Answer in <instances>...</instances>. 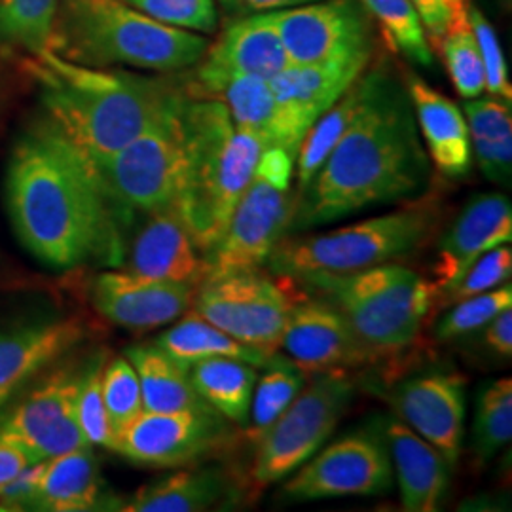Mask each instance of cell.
<instances>
[{"instance_id": "obj_49", "label": "cell", "mask_w": 512, "mask_h": 512, "mask_svg": "<svg viewBox=\"0 0 512 512\" xmlns=\"http://www.w3.org/2000/svg\"><path fill=\"white\" fill-rule=\"evenodd\" d=\"M33 465L31 458L18 444L0 440V492L25 469Z\"/></svg>"}, {"instance_id": "obj_36", "label": "cell", "mask_w": 512, "mask_h": 512, "mask_svg": "<svg viewBox=\"0 0 512 512\" xmlns=\"http://www.w3.org/2000/svg\"><path fill=\"white\" fill-rule=\"evenodd\" d=\"M366 12L382 29L385 42L397 54L421 67L433 65V48L410 0H361Z\"/></svg>"}, {"instance_id": "obj_33", "label": "cell", "mask_w": 512, "mask_h": 512, "mask_svg": "<svg viewBox=\"0 0 512 512\" xmlns=\"http://www.w3.org/2000/svg\"><path fill=\"white\" fill-rule=\"evenodd\" d=\"M365 95V84L363 74L349 86L348 92L344 93L329 110H325L308 129L304 135L298 152H296V196L308 186L313 175L319 171V167L327 160L330 150L336 147L340 137L346 133L349 124L357 116L363 105Z\"/></svg>"}, {"instance_id": "obj_38", "label": "cell", "mask_w": 512, "mask_h": 512, "mask_svg": "<svg viewBox=\"0 0 512 512\" xmlns=\"http://www.w3.org/2000/svg\"><path fill=\"white\" fill-rule=\"evenodd\" d=\"M435 50L442 55L450 80L463 99H475L486 92L484 65L467 14L448 29Z\"/></svg>"}, {"instance_id": "obj_18", "label": "cell", "mask_w": 512, "mask_h": 512, "mask_svg": "<svg viewBox=\"0 0 512 512\" xmlns=\"http://www.w3.org/2000/svg\"><path fill=\"white\" fill-rule=\"evenodd\" d=\"M196 287L160 281L124 270H109L93 281L92 300L110 323L129 330H152L177 321L192 308Z\"/></svg>"}, {"instance_id": "obj_29", "label": "cell", "mask_w": 512, "mask_h": 512, "mask_svg": "<svg viewBox=\"0 0 512 512\" xmlns=\"http://www.w3.org/2000/svg\"><path fill=\"white\" fill-rule=\"evenodd\" d=\"M141 384L145 412H181L209 408L194 391L188 370L156 344H135L126 349Z\"/></svg>"}, {"instance_id": "obj_50", "label": "cell", "mask_w": 512, "mask_h": 512, "mask_svg": "<svg viewBox=\"0 0 512 512\" xmlns=\"http://www.w3.org/2000/svg\"><path fill=\"white\" fill-rule=\"evenodd\" d=\"M505 2H507V4H509V2H511V0H505Z\"/></svg>"}, {"instance_id": "obj_8", "label": "cell", "mask_w": 512, "mask_h": 512, "mask_svg": "<svg viewBox=\"0 0 512 512\" xmlns=\"http://www.w3.org/2000/svg\"><path fill=\"white\" fill-rule=\"evenodd\" d=\"M186 99L177 88L131 143L92 165L118 213L147 215L177 202L188 164Z\"/></svg>"}, {"instance_id": "obj_7", "label": "cell", "mask_w": 512, "mask_h": 512, "mask_svg": "<svg viewBox=\"0 0 512 512\" xmlns=\"http://www.w3.org/2000/svg\"><path fill=\"white\" fill-rule=\"evenodd\" d=\"M340 311L355 336L382 357L412 346L435 308L431 281L401 264H380L361 272L319 275L302 281Z\"/></svg>"}, {"instance_id": "obj_23", "label": "cell", "mask_w": 512, "mask_h": 512, "mask_svg": "<svg viewBox=\"0 0 512 512\" xmlns=\"http://www.w3.org/2000/svg\"><path fill=\"white\" fill-rule=\"evenodd\" d=\"M190 93L219 99L226 105L236 128L253 131L266 147L285 148L296 160L304 135L275 99L270 80L256 76H228L196 88L192 86Z\"/></svg>"}, {"instance_id": "obj_22", "label": "cell", "mask_w": 512, "mask_h": 512, "mask_svg": "<svg viewBox=\"0 0 512 512\" xmlns=\"http://www.w3.org/2000/svg\"><path fill=\"white\" fill-rule=\"evenodd\" d=\"M147 215L133 239L128 272L198 289L207 279L209 268L179 213L167 207Z\"/></svg>"}, {"instance_id": "obj_4", "label": "cell", "mask_w": 512, "mask_h": 512, "mask_svg": "<svg viewBox=\"0 0 512 512\" xmlns=\"http://www.w3.org/2000/svg\"><path fill=\"white\" fill-rule=\"evenodd\" d=\"M186 131L188 164L173 209L205 256L222 238L266 145L236 128L222 101L190 92Z\"/></svg>"}, {"instance_id": "obj_27", "label": "cell", "mask_w": 512, "mask_h": 512, "mask_svg": "<svg viewBox=\"0 0 512 512\" xmlns=\"http://www.w3.org/2000/svg\"><path fill=\"white\" fill-rule=\"evenodd\" d=\"M232 492L230 478L217 467L186 469L143 486L124 503H120L116 511H209L228 501Z\"/></svg>"}, {"instance_id": "obj_45", "label": "cell", "mask_w": 512, "mask_h": 512, "mask_svg": "<svg viewBox=\"0 0 512 512\" xmlns=\"http://www.w3.org/2000/svg\"><path fill=\"white\" fill-rule=\"evenodd\" d=\"M410 4L420 18L431 48L435 50L440 38L463 14H467L469 0H410Z\"/></svg>"}, {"instance_id": "obj_14", "label": "cell", "mask_w": 512, "mask_h": 512, "mask_svg": "<svg viewBox=\"0 0 512 512\" xmlns=\"http://www.w3.org/2000/svg\"><path fill=\"white\" fill-rule=\"evenodd\" d=\"M230 423L213 408L141 412L114 437L112 452L154 469H173L215 454L230 442Z\"/></svg>"}, {"instance_id": "obj_19", "label": "cell", "mask_w": 512, "mask_h": 512, "mask_svg": "<svg viewBox=\"0 0 512 512\" xmlns=\"http://www.w3.org/2000/svg\"><path fill=\"white\" fill-rule=\"evenodd\" d=\"M291 65L283 40L270 14L238 16L228 21L194 65V88L228 76H256L272 80Z\"/></svg>"}, {"instance_id": "obj_17", "label": "cell", "mask_w": 512, "mask_h": 512, "mask_svg": "<svg viewBox=\"0 0 512 512\" xmlns=\"http://www.w3.org/2000/svg\"><path fill=\"white\" fill-rule=\"evenodd\" d=\"M281 348L306 376L330 370L346 372L376 359L355 336L344 315L323 300L294 304L281 336Z\"/></svg>"}, {"instance_id": "obj_1", "label": "cell", "mask_w": 512, "mask_h": 512, "mask_svg": "<svg viewBox=\"0 0 512 512\" xmlns=\"http://www.w3.org/2000/svg\"><path fill=\"white\" fill-rule=\"evenodd\" d=\"M363 105L308 186L296 196L289 234L382 203L421 196L431 165L404 80L380 59L363 73Z\"/></svg>"}, {"instance_id": "obj_9", "label": "cell", "mask_w": 512, "mask_h": 512, "mask_svg": "<svg viewBox=\"0 0 512 512\" xmlns=\"http://www.w3.org/2000/svg\"><path fill=\"white\" fill-rule=\"evenodd\" d=\"M294 156L266 147L219 243L205 255L207 279L258 272L289 234L296 205ZM205 279V281H207Z\"/></svg>"}, {"instance_id": "obj_37", "label": "cell", "mask_w": 512, "mask_h": 512, "mask_svg": "<svg viewBox=\"0 0 512 512\" xmlns=\"http://www.w3.org/2000/svg\"><path fill=\"white\" fill-rule=\"evenodd\" d=\"M512 437V380L499 378L484 385L476 401L473 450L480 461L495 456Z\"/></svg>"}, {"instance_id": "obj_25", "label": "cell", "mask_w": 512, "mask_h": 512, "mask_svg": "<svg viewBox=\"0 0 512 512\" xmlns=\"http://www.w3.org/2000/svg\"><path fill=\"white\" fill-rule=\"evenodd\" d=\"M404 86L431 162L444 177H465L473 165V148L463 110L418 74L406 73Z\"/></svg>"}, {"instance_id": "obj_40", "label": "cell", "mask_w": 512, "mask_h": 512, "mask_svg": "<svg viewBox=\"0 0 512 512\" xmlns=\"http://www.w3.org/2000/svg\"><path fill=\"white\" fill-rule=\"evenodd\" d=\"M450 308L452 310L440 317L435 329V336L439 342H452L469 336L482 329L484 325H488L499 311L512 308L511 283L461 300Z\"/></svg>"}, {"instance_id": "obj_6", "label": "cell", "mask_w": 512, "mask_h": 512, "mask_svg": "<svg viewBox=\"0 0 512 512\" xmlns=\"http://www.w3.org/2000/svg\"><path fill=\"white\" fill-rule=\"evenodd\" d=\"M437 220L435 203L416 202L327 234H287L275 245L266 264L274 274L296 281L361 272L418 249L435 230Z\"/></svg>"}, {"instance_id": "obj_34", "label": "cell", "mask_w": 512, "mask_h": 512, "mask_svg": "<svg viewBox=\"0 0 512 512\" xmlns=\"http://www.w3.org/2000/svg\"><path fill=\"white\" fill-rule=\"evenodd\" d=\"M264 368V374L256 378L249 416L245 421V439L253 446L291 404L306 380V374L285 357L272 355Z\"/></svg>"}, {"instance_id": "obj_41", "label": "cell", "mask_w": 512, "mask_h": 512, "mask_svg": "<svg viewBox=\"0 0 512 512\" xmlns=\"http://www.w3.org/2000/svg\"><path fill=\"white\" fill-rule=\"evenodd\" d=\"M512 251L509 245H499L484 253L458 281L437 296L435 308H450L461 300L492 291L511 281Z\"/></svg>"}, {"instance_id": "obj_16", "label": "cell", "mask_w": 512, "mask_h": 512, "mask_svg": "<svg viewBox=\"0 0 512 512\" xmlns=\"http://www.w3.org/2000/svg\"><path fill=\"white\" fill-rule=\"evenodd\" d=\"M399 420L433 444L450 467L458 463L465 420V380L458 372H427L387 395Z\"/></svg>"}, {"instance_id": "obj_12", "label": "cell", "mask_w": 512, "mask_h": 512, "mask_svg": "<svg viewBox=\"0 0 512 512\" xmlns=\"http://www.w3.org/2000/svg\"><path fill=\"white\" fill-rule=\"evenodd\" d=\"M293 65L372 59L376 23L361 0H315L270 12Z\"/></svg>"}, {"instance_id": "obj_24", "label": "cell", "mask_w": 512, "mask_h": 512, "mask_svg": "<svg viewBox=\"0 0 512 512\" xmlns=\"http://www.w3.org/2000/svg\"><path fill=\"white\" fill-rule=\"evenodd\" d=\"M380 427L385 450L397 473L404 511H437L448 490L452 469L448 461L403 421L385 418Z\"/></svg>"}, {"instance_id": "obj_47", "label": "cell", "mask_w": 512, "mask_h": 512, "mask_svg": "<svg viewBox=\"0 0 512 512\" xmlns=\"http://www.w3.org/2000/svg\"><path fill=\"white\" fill-rule=\"evenodd\" d=\"M482 342L495 355L511 359L512 355V308L499 311L494 319L482 327Z\"/></svg>"}, {"instance_id": "obj_10", "label": "cell", "mask_w": 512, "mask_h": 512, "mask_svg": "<svg viewBox=\"0 0 512 512\" xmlns=\"http://www.w3.org/2000/svg\"><path fill=\"white\" fill-rule=\"evenodd\" d=\"M311 376L310 384L296 393L255 444L251 480L256 490L306 463L329 439L353 399L355 385L346 372L330 370Z\"/></svg>"}, {"instance_id": "obj_2", "label": "cell", "mask_w": 512, "mask_h": 512, "mask_svg": "<svg viewBox=\"0 0 512 512\" xmlns=\"http://www.w3.org/2000/svg\"><path fill=\"white\" fill-rule=\"evenodd\" d=\"M6 205L19 241L50 268L120 255L118 211L92 164L48 118L27 129L12 150Z\"/></svg>"}, {"instance_id": "obj_28", "label": "cell", "mask_w": 512, "mask_h": 512, "mask_svg": "<svg viewBox=\"0 0 512 512\" xmlns=\"http://www.w3.org/2000/svg\"><path fill=\"white\" fill-rule=\"evenodd\" d=\"M103 503V480L92 446L44 461L33 511H97Z\"/></svg>"}, {"instance_id": "obj_39", "label": "cell", "mask_w": 512, "mask_h": 512, "mask_svg": "<svg viewBox=\"0 0 512 512\" xmlns=\"http://www.w3.org/2000/svg\"><path fill=\"white\" fill-rule=\"evenodd\" d=\"M101 393L116 437V433L128 427L143 412L139 376L126 355L114 357L109 363L105 361L101 374Z\"/></svg>"}, {"instance_id": "obj_20", "label": "cell", "mask_w": 512, "mask_h": 512, "mask_svg": "<svg viewBox=\"0 0 512 512\" xmlns=\"http://www.w3.org/2000/svg\"><path fill=\"white\" fill-rule=\"evenodd\" d=\"M512 239V207L503 194H480L467 203L439 243L433 264V289L452 287L484 253Z\"/></svg>"}, {"instance_id": "obj_42", "label": "cell", "mask_w": 512, "mask_h": 512, "mask_svg": "<svg viewBox=\"0 0 512 512\" xmlns=\"http://www.w3.org/2000/svg\"><path fill=\"white\" fill-rule=\"evenodd\" d=\"M103 366H105V355H97L90 361V365L84 366L78 399H76V416L90 446H101V448L112 450L114 429L110 425L109 414L101 393Z\"/></svg>"}, {"instance_id": "obj_43", "label": "cell", "mask_w": 512, "mask_h": 512, "mask_svg": "<svg viewBox=\"0 0 512 512\" xmlns=\"http://www.w3.org/2000/svg\"><path fill=\"white\" fill-rule=\"evenodd\" d=\"M141 14L175 29L200 35L215 33L219 25L217 0H124Z\"/></svg>"}, {"instance_id": "obj_15", "label": "cell", "mask_w": 512, "mask_h": 512, "mask_svg": "<svg viewBox=\"0 0 512 512\" xmlns=\"http://www.w3.org/2000/svg\"><path fill=\"white\" fill-rule=\"evenodd\" d=\"M302 465L283 486L281 494L287 501L378 495L393 486V465L385 444L380 437L368 433L336 440Z\"/></svg>"}, {"instance_id": "obj_26", "label": "cell", "mask_w": 512, "mask_h": 512, "mask_svg": "<svg viewBox=\"0 0 512 512\" xmlns=\"http://www.w3.org/2000/svg\"><path fill=\"white\" fill-rule=\"evenodd\" d=\"M372 59L289 65L270 80L275 99L302 135L365 73Z\"/></svg>"}, {"instance_id": "obj_46", "label": "cell", "mask_w": 512, "mask_h": 512, "mask_svg": "<svg viewBox=\"0 0 512 512\" xmlns=\"http://www.w3.org/2000/svg\"><path fill=\"white\" fill-rule=\"evenodd\" d=\"M42 469H44V461L25 467L0 492V511H33L35 501H37Z\"/></svg>"}, {"instance_id": "obj_31", "label": "cell", "mask_w": 512, "mask_h": 512, "mask_svg": "<svg viewBox=\"0 0 512 512\" xmlns=\"http://www.w3.org/2000/svg\"><path fill=\"white\" fill-rule=\"evenodd\" d=\"M154 344L164 349L171 359H175L186 370L211 357H230L262 368L272 357L262 349L241 344L230 334L211 325L194 310H188L181 315L179 323L162 332Z\"/></svg>"}, {"instance_id": "obj_21", "label": "cell", "mask_w": 512, "mask_h": 512, "mask_svg": "<svg viewBox=\"0 0 512 512\" xmlns=\"http://www.w3.org/2000/svg\"><path fill=\"white\" fill-rule=\"evenodd\" d=\"M82 338L76 317H46L0 330V408Z\"/></svg>"}, {"instance_id": "obj_48", "label": "cell", "mask_w": 512, "mask_h": 512, "mask_svg": "<svg viewBox=\"0 0 512 512\" xmlns=\"http://www.w3.org/2000/svg\"><path fill=\"white\" fill-rule=\"evenodd\" d=\"M315 0H219L220 6L232 16H253V14H270L287 8H296L310 4Z\"/></svg>"}, {"instance_id": "obj_13", "label": "cell", "mask_w": 512, "mask_h": 512, "mask_svg": "<svg viewBox=\"0 0 512 512\" xmlns=\"http://www.w3.org/2000/svg\"><path fill=\"white\" fill-rule=\"evenodd\" d=\"M84 366H63L0 412V440L18 444L33 463L90 446L76 416Z\"/></svg>"}, {"instance_id": "obj_5", "label": "cell", "mask_w": 512, "mask_h": 512, "mask_svg": "<svg viewBox=\"0 0 512 512\" xmlns=\"http://www.w3.org/2000/svg\"><path fill=\"white\" fill-rule=\"evenodd\" d=\"M209 38L148 18L124 0H59L50 50L88 67L156 73L194 67Z\"/></svg>"}, {"instance_id": "obj_3", "label": "cell", "mask_w": 512, "mask_h": 512, "mask_svg": "<svg viewBox=\"0 0 512 512\" xmlns=\"http://www.w3.org/2000/svg\"><path fill=\"white\" fill-rule=\"evenodd\" d=\"M46 118L90 164L126 147L177 88L165 80L69 61L52 50L35 55Z\"/></svg>"}, {"instance_id": "obj_32", "label": "cell", "mask_w": 512, "mask_h": 512, "mask_svg": "<svg viewBox=\"0 0 512 512\" xmlns=\"http://www.w3.org/2000/svg\"><path fill=\"white\" fill-rule=\"evenodd\" d=\"M194 391L222 418L245 425L255 391L256 366L230 357H211L188 370Z\"/></svg>"}, {"instance_id": "obj_11", "label": "cell", "mask_w": 512, "mask_h": 512, "mask_svg": "<svg viewBox=\"0 0 512 512\" xmlns=\"http://www.w3.org/2000/svg\"><path fill=\"white\" fill-rule=\"evenodd\" d=\"M293 308L287 291L258 270L203 281L190 310L241 344L274 355Z\"/></svg>"}, {"instance_id": "obj_30", "label": "cell", "mask_w": 512, "mask_h": 512, "mask_svg": "<svg viewBox=\"0 0 512 512\" xmlns=\"http://www.w3.org/2000/svg\"><path fill=\"white\" fill-rule=\"evenodd\" d=\"M463 114L469 128L471 148L482 175L497 184L511 183V103L497 97L467 99Z\"/></svg>"}, {"instance_id": "obj_35", "label": "cell", "mask_w": 512, "mask_h": 512, "mask_svg": "<svg viewBox=\"0 0 512 512\" xmlns=\"http://www.w3.org/2000/svg\"><path fill=\"white\" fill-rule=\"evenodd\" d=\"M59 0H0V46L40 55L50 50Z\"/></svg>"}, {"instance_id": "obj_44", "label": "cell", "mask_w": 512, "mask_h": 512, "mask_svg": "<svg viewBox=\"0 0 512 512\" xmlns=\"http://www.w3.org/2000/svg\"><path fill=\"white\" fill-rule=\"evenodd\" d=\"M467 16H469V25L473 29L480 59L484 65L486 92H490L492 97L511 103L512 86L509 67H507V61H505L503 50H501V42L495 33L494 25L471 0L467 4Z\"/></svg>"}]
</instances>
